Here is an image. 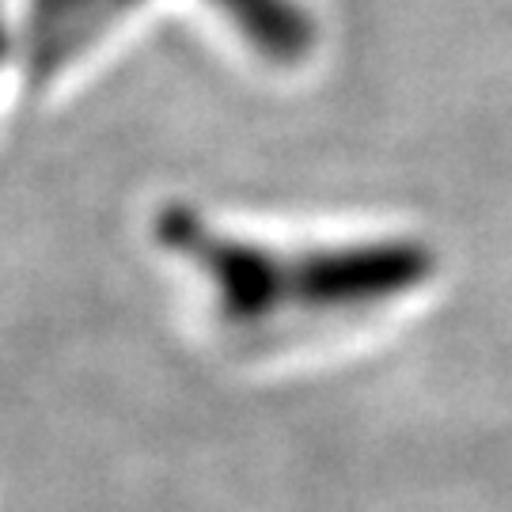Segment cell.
Here are the masks:
<instances>
[{"mask_svg":"<svg viewBox=\"0 0 512 512\" xmlns=\"http://www.w3.org/2000/svg\"><path fill=\"white\" fill-rule=\"evenodd\" d=\"M156 236L164 247L194 258L202 266L220 319L232 330H258L277 319L281 308H293V258L258 247L251 239L220 236L198 213L183 205H167L156 220Z\"/></svg>","mask_w":512,"mask_h":512,"instance_id":"6da1fadb","label":"cell"},{"mask_svg":"<svg viewBox=\"0 0 512 512\" xmlns=\"http://www.w3.org/2000/svg\"><path fill=\"white\" fill-rule=\"evenodd\" d=\"M429 255L418 243H342L293 258V308L361 311L421 285Z\"/></svg>","mask_w":512,"mask_h":512,"instance_id":"7a4b0ae2","label":"cell"},{"mask_svg":"<svg viewBox=\"0 0 512 512\" xmlns=\"http://www.w3.org/2000/svg\"><path fill=\"white\" fill-rule=\"evenodd\" d=\"M145 0H27L23 65L31 84H46L129 19Z\"/></svg>","mask_w":512,"mask_h":512,"instance_id":"3957f363","label":"cell"},{"mask_svg":"<svg viewBox=\"0 0 512 512\" xmlns=\"http://www.w3.org/2000/svg\"><path fill=\"white\" fill-rule=\"evenodd\" d=\"M209 8L262 61L281 65V69L308 61L319 42L315 19L300 0H209Z\"/></svg>","mask_w":512,"mask_h":512,"instance_id":"277c9868","label":"cell"},{"mask_svg":"<svg viewBox=\"0 0 512 512\" xmlns=\"http://www.w3.org/2000/svg\"><path fill=\"white\" fill-rule=\"evenodd\" d=\"M8 57V19H4V0H0V65Z\"/></svg>","mask_w":512,"mask_h":512,"instance_id":"5b68a950","label":"cell"}]
</instances>
